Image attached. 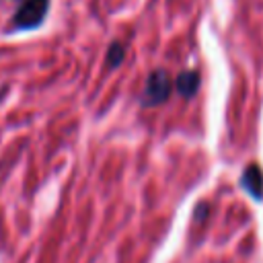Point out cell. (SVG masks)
Here are the masks:
<instances>
[{
  "label": "cell",
  "mask_w": 263,
  "mask_h": 263,
  "mask_svg": "<svg viewBox=\"0 0 263 263\" xmlns=\"http://www.w3.org/2000/svg\"><path fill=\"white\" fill-rule=\"evenodd\" d=\"M171 88H173V82L168 78V74L164 70H154L146 84H144V90H142V105H148V107H156L160 103H164L171 95Z\"/></svg>",
  "instance_id": "cell-1"
},
{
  "label": "cell",
  "mask_w": 263,
  "mask_h": 263,
  "mask_svg": "<svg viewBox=\"0 0 263 263\" xmlns=\"http://www.w3.org/2000/svg\"><path fill=\"white\" fill-rule=\"evenodd\" d=\"M47 12V0H25V4L18 8L16 16H14V25L16 27H35L41 23V18Z\"/></svg>",
  "instance_id": "cell-2"
},
{
  "label": "cell",
  "mask_w": 263,
  "mask_h": 263,
  "mask_svg": "<svg viewBox=\"0 0 263 263\" xmlns=\"http://www.w3.org/2000/svg\"><path fill=\"white\" fill-rule=\"evenodd\" d=\"M197 86H199V74H197L195 70H185V72H181V74L177 76V80H175L177 92H179L181 97H185V99L193 97V95L197 92Z\"/></svg>",
  "instance_id": "cell-3"
},
{
  "label": "cell",
  "mask_w": 263,
  "mask_h": 263,
  "mask_svg": "<svg viewBox=\"0 0 263 263\" xmlns=\"http://www.w3.org/2000/svg\"><path fill=\"white\" fill-rule=\"evenodd\" d=\"M242 187L255 197V199H261L263 197V175L259 171V166H249L245 173H242Z\"/></svg>",
  "instance_id": "cell-4"
},
{
  "label": "cell",
  "mask_w": 263,
  "mask_h": 263,
  "mask_svg": "<svg viewBox=\"0 0 263 263\" xmlns=\"http://www.w3.org/2000/svg\"><path fill=\"white\" fill-rule=\"evenodd\" d=\"M121 60H123V47H121L119 43H113V45H111V49H109L107 62H109V66H119V64H121Z\"/></svg>",
  "instance_id": "cell-5"
},
{
  "label": "cell",
  "mask_w": 263,
  "mask_h": 263,
  "mask_svg": "<svg viewBox=\"0 0 263 263\" xmlns=\"http://www.w3.org/2000/svg\"><path fill=\"white\" fill-rule=\"evenodd\" d=\"M205 212H208V205L203 203V205L199 208V212L195 210V220H197V218H199V220H203V218H205Z\"/></svg>",
  "instance_id": "cell-6"
}]
</instances>
